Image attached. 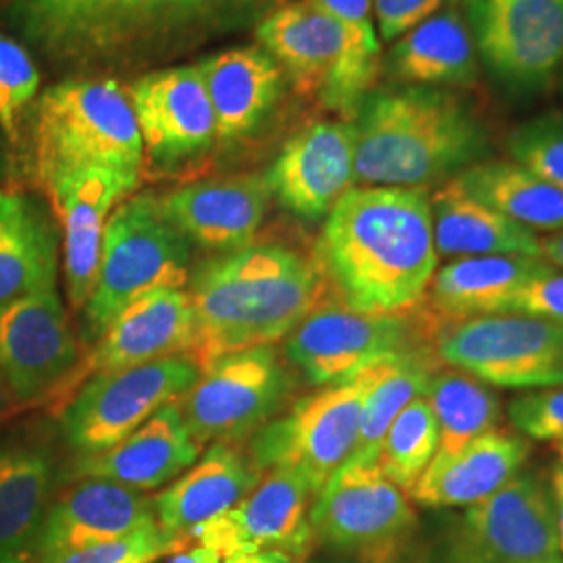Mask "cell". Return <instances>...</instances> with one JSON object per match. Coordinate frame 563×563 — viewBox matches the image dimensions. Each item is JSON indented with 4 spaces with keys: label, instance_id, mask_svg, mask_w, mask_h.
Wrapping results in <instances>:
<instances>
[{
    "label": "cell",
    "instance_id": "obj_38",
    "mask_svg": "<svg viewBox=\"0 0 563 563\" xmlns=\"http://www.w3.org/2000/svg\"><path fill=\"white\" fill-rule=\"evenodd\" d=\"M509 155L563 192V118L544 115L516 128L507 141Z\"/></svg>",
    "mask_w": 563,
    "mask_h": 563
},
{
    "label": "cell",
    "instance_id": "obj_6",
    "mask_svg": "<svg viewBox=\"0 0 563 563\" xmlns=\"http://www.w3.org/2000/svg\"><path fill=\"white\" fill-rule=\"evenodd\" d=\"M257 38L301 97L346 115L357 113L380 71V46L355 38L309 0L272 11Z\"/></svg>",
    "mask_w": 563,
    "mask_h": 563
},
{
    "label": "cell",
    "instance_id": "obj_19",
    "mask_svg": "<svg viewBox=\"0 0 563 563\" xmlns=\"http://www.w3.org/2000/svg\"><path fill=\"white\" fill-rule=\"evenodd\" d=\"M282 207L305 220L328 218L355 188V130L349 121H320L284 144L265 176Z\"/></svg>",
    "mask_w": 563,
    "mask_h": 563
},
{
    "label": "cell",
    "instance_id": "obj_16",
    "mask_svg": "<svg viewBox=\"0 0 563 563\" xmlns=\"http://www.w3.org/2000/svg\"><path fill=\"white\" fill-rule=\"evenodd\" d=\"M316 497L299 474L269 470L241 504L197 526L188 539L213 549L222 560L253 551H284L305 560L313 547Z\"/></svg>",
    "mask_w": 563,
    "mask_h": 563
},
{
    "label": "cell",
    "instance_id": "obj_18",
    "mask_svg": "<svg viewBox=\"0 0 563 563\" xmlns=\"http://www.w3.org/2000/svg\"><path fill=\"white\" fill-rule=\"evenodd\" d=\"M195 341V313L184 290H157L128 305L109 323L101 339L90 344L86 357L71 374L59 402L90 376L188 355ZM57 402V405H59Z\"/></svg>",
    "mask_w": 563,
    "mask_h": 563
},
{
    "label": "cell",
    "instance_id": "obj_5",
    "mask_svg": "<svg viewBox=\"0 0 563 563\" xmlns=\"http://www.w3.org/2000/svg\"><path fill=\"white\" fill-rule=\"evenodd\" d=\"M139 121L115 81H65L34 109V157L41 181L84 167L141 174Z\"/></svg>",
    "mask_w": 563,
    "mask_h": 563
},
{
    "label": "cell",
    "instance_id": "obj_4",
    "mask_svg": "<svg viewBox=\"0 0 563 563\" xmlns=\"http://www.w3.org/2000/svg\"><path fill=\"white\" fill-rule=\"evenodd\" d=\"M190 280V242L163 213L153 195L121 202L104 225L101 262L81 309V334L90 346L121 311L144 295L181 290Z\"/></svg>",
    "mask_w": 563,
    "mask_h": 563
},
{
    "label": "cell",
    "instance_id": "obj_30",
    "mask_svg": "<svg viewBox=\"0 0 563 563\" xmlns=\"http://www.w3.org/2000/svg\"><path fill=\"white\" fill-rule=\"evenodd\" d=\"M430 207L439 257H541V236L537 232L476 201L453 178L430 195Z\"/></svg>",
    "mask_w": 563,
    "mask_h": 563
},
{
    "label": "cell",
    "instance_id": "obj_44",
    "mask_svg": "<svg viewBox=\"0 0 563 563\" xmlns=\"http://www.w3.org/2000/svg\"><path fill=\"white\" fill-rule=\"evenodd\" d=\"M282 4V0H162V13H188V15H211L232 11H263Z\"/></svg>",
    "mask_w": 563,
    "mask_h": 563
},
{
    "label": "cell",
    "instance_id": "obj_14",
    "mask_svg": "<svg viewBox=\"0 0 563 563\" xmlns=\"http://www.w3.org/2000/svg\"><path fill=\"white\" fill-rule=\"evenodd\" d=\"M80 362L57 288L0 307V376L15 405H57Z\"/></svg>",
    "mask_w": 563,
    "mask_h": 563
},
{
    "label": "cell",
    "instance_id": "obj_29",
    "mask_svg": "<svg viewBox=\"0 0 563 563\" xmlns=\"http://www.w3.org/2000/svg\"><path fill=\"white\" fill-rule=\"evenodd\" d=\"M541 257L484 255L460 257L441 265L432 278L428 297L432 311L443 322L501 313L523 284L547 272Z\"/></svg>",
    "mask_w": 563,
    "mask_h": 563
},
{
    "label": "cell",
    "instance_id": "obj_33",
    "mask_svg": "<svg viewBox=\"0 0 563 563\" xmlns=\"http://www.w3.org/2000/svg\"><path fill=\"white\" fill-rule=\"evenodd\" d=\"M453 180L476 201L532 232L563 228V192L516 162H478Z\"/></svg>",
    "mask_w": 563,
    "mask_h": 563
},
{
    "label": "cell",
    "instance_id": "obj_11",
    "mask_svg": "<svg viewBox=\"0 0 563 563\" xmlns=\"http://www.w3.org/2000/svg\"><path fill=\"white\" fill-rule=\"evenodd\" d=\"M199 378L201 367L188 355L90 376L60 405L63 437L80 457L102 453L178 401Z\"/></svg>",
    "mask_w": 563,
    "mask_h": 563
},
{
    "label": "cell",
    "instance_id": "obj_39",
    "mask_svg": "<svg viewBox=\"0 0 563 563\" xmlns=\"http://www.w3.org/2000/svg\"><path fill=\"white\" fill-rule=\"evenodd\" d=\"M41 76L27 51L0 34V128L18 141L23 109L36 97Z\"/></svg>",
    "mask_w": 563,
    "mask_h": 563
},
{
    "label": "cell",
    "instance_id": "obj_47",
    "mask_svg": "<svg viewBox=\"0 0 563 563\" xmlns=\"http://www.w3.org/2000/svg\"><path fill=\"white\" fill-rule=\"evenodd\" d=\"M222 563H302V560L284 551H253L225 558Z\"/></svg>",
    "mask_w": 563,
    "mask_h": 563
},
{
    "label": "cell",
    "instance_id": "obj_42",
    "mask_svg": "<svg viewBox=\"0 0 563 563\" xmlns=\"http://www.w3.org/2000/svg\"><path fill=\"white\" fill-rule=\"evenodd\" d=\"M449 0H374V15L383 41L395 42L411 27L443 11Z\"/></svg>",
    "mask_w": 563,
    "mask_h": 563
},
{
    "label": "cell",
    "instance_id": "obj_12",
    "mask_svg": "<svg viewBox=\"0 0 563 563\" xmlns=\"http://www.w3.org/2000/svg\"><path fill=\"white\" fill-rule=\"evenodd\" d=\"M443 563H563L549 478L520 472L449 523Z\"/></svg>",
    "mask_w": 563,
    "mask_h": 563
},
{
    "label": "cell",
    "instance_id": "obj_7",
    "mask_svg": "<svg viewBox=\"0 0 563 563\" xmlns=\"http://www.w3.org/2000/svg\"><path fill=\"white\" fill-rule=\"evenodd\" d=\"M413 501L376 465L344 463L313 501V543L353 563H399L418 534Z\"/></svg>",
    "mask_w": 563,
    "mask_h": 563
},
{
    "label": "cell",
    "instance_id": "obj_3",
    "mask_svg": "<svg viewBox=\"0 0 563 563\" xmlns=\"http://www.w3.org/2000/svg\"><path fill=\"white\" fill-rule=\"evenodd\" d=\"M355 176L363 186L426 188L483 162V123L449 90L407 86L365 97L357 109Z\"/></svg>",
    "mask_w": 563,
    "mask_h": 563
},
{
    "label": "cell",
    "instance_id": "obj_46",
    "mask_svg": "<svg viewBox=\"0 0 563 563\" xmlns=\"http://www.w3.org/2000/svg\"><path fill=\"white\" fill-rule=\"evenodd\" d=\"M167 563H222L223 560L209 547L199 543H190L180 551L165 558Z\"/></svg>",
    "mask_w": 563,
    "mask_h": 563
},
{
    "label": "cell",
    "instance_id": "obj_37",
    "mask_svg": "<svg viewBox=\"0 0 563 563\" xmlns=\"http://www.w3.org/2000/svg\"><path fill=\"white\" fill-rule=\"evenodd\" d=\"M188 544V539L172 537L159 523L153 522L118 541L41 558L32 563H157Z\"/></svg>",
    "mask_w": 563,
    "mask_h": 563
},
{
    "label": "cell",
    "instance_id": "obj_50",
    "mask_svg": "<svg viewBox=\"0 0 563 563\" xmlns=\"http://www.w3.org/2000/svg\"><path fill=\"white\" fill-rule=\"evenodd\" d=\"M555 451H558V463L563 467V444H555Z\"/></svg>",
    "mask_w": 563,
    "mask_h": 563
},
{
    "label": "cell",
    "instance_id": "obj_23",
    "mask_svg": "<svg viewBox=\"0 0 563 563\" xmlns=\"http://www.w3.org/2000/svg\"><path fill=\"white\" fill-rule=\"evenodd\" d=\"M201 451V444L195 441L181 418L180 407L169 402L121 443L97 455L80 457L74 465V476L78 481H109L144 493L180 478L197 463Z\"/></svg>",
    "mask_w": 563,
    "mask_h": 563
},
{
    "label": "cell",
    "instance_id": "obj_51",
    "mask_svg": "<svg viewBox=\"0 0 563 563\" xmlns=\"http://www.w3.org/2000/svg\"><path fill=\"white\" fill-rule=\"evenodd\" d=\"M313 563H353V562H313Z\"/></svg>",
    "mask_w": 563,
    "mask_h": 563
},
{
    "label": "cell",
    "instance_id": "obj_21",
    "mask_svg": "<svg viewBox=\"0 0 563 563\" xmlns=\"http://www.w3.org/2000/svg\"><path fill=\"white\" fill-rule=\"evenodd\" d=\"M269 197L265 176H232L181 186L159 202L165 218L186 241L232 253L251 246L265 220Z\"/></svg>",
    "mask_w": 563,
    "mask_h": 563
},
{
    "label": "cell",
    "instance_id": "obj_41",
    "mask_svg": "<svg viewBox=\"0 0 563 563\" xmlns=\"http://www.w3.org/2000/svg\"><path fill=\"white\" fill-rule=\"evenodd\" d=\"M501 313H520L563 322V272L553 265L526 282L522 288L505 302Z\"/></svg>",
    "mask_w": 563,
    "mask_h": 563
},
{
    "label": "cell",
    "instance_id": "obj_49",
    "mask_svg": "<svg viewBox=\"0 0 563 563\" xmlns=\"http://www.w3.org/2000/svg\"><path fill=\"white\" fill-rule=\"evenodd\" d=\"M13 402L11 399V395H9V390H7V384L2 380V376H0V420L4 418V413H7V407Z\"/></svg>",
    "mask_w": 563,
    "mask_h": 563
},
{
    "label": "cell",
    "instance_id": "obj_27",
    "mask_svg": "<svg viewBox=\"0 0 563 563\" xmlns=\"http://www.w3.org/2000/svg\"><path fill=\"white\" fill-rule=\"evenodd\" d=\"M55 465L41 444L0 446V563H32L51 507Z\"/></svg>",
    "mask_w": 563,
    "mask_h": 563
},
{
    "label": "cell",
    "instance_id": "obj_8",
    "mask_svg": "<svg viewBox=\"0 0 563 563\" xmlns=\"http://www.w3.org/2000/svg\"><path fill=\"white\" fill-rule=\"evenodd\" d=\"M369 380L372 363L342 383L302 397L284 416L257 430L251 460L262 472L299 474L320 495L355 453Z\"/></svg>",
    "mask_w": 563,
    "mask_h": 563
},
{
    "label": "cell",
    "instance_id": "obj_10",
    "mask_svg": "<svg viewBox=\"0 0 563 563\" xmlns=\"http://www.w3.org/2000/svg\"><path fill=\"white\" fill-rule=\"evenodd\" d=\"M434 353L493 388L528 393L563 386V322L520 313L444 322Z\"/></svg>",
    "mask_w": 563,
    "mask_h": 563
},
{
    "label": "cell",
    "instance_id": "obj_25",
    "mask_svg": "<svg viewBox=\"0 0 563 563\" xmlns=\"http://www.w3.org/2000/svg\"><path fill=\"white\" fill-rule=\"evenodd\" d=\"M528 451L520 432H488L455 453L434 455L409 499L432 509H467L518 476Z\"/></svg>",
    "mask_w": 563,
    "mask_h": 563
},
{
    "label": "cell",
    "instance_id": "obj_17",
    "mask_svg": "<svg viewBox=\"0 0 563 563\" xmlns=\"http://www.w3.org/2000/svg\"><path fill=\"white\" fill-rule=\"evenodd\" d=\"M141 174L84 167L42 181L63 232V274L69 305L81 311L97 280L102 236L115 207L139 188Z\"/></svg>",
    "mask_w": 563,
    "mask_h": 563
},
{
    "label": "cell",
    "instance_id": "obj_45",
    "mask_svg": "<svg viewBox=\"0 0 563 563\" xmlns=\"http://www.w3.org/2000/svg\"><path fill=\"white\" fill-rule=\"evenodd\" d=\"M549 488H551V499H553V514H555V530H558V541L563 555V467L555 463L549 474Z\"/></svg>",
    "mask_w": 563,
    "mask_h": 563
},
{
    "label": "cell",
    "instance_id": "obj_9",
    "mask_svg": "<svg viewBox=\"0 0 563 563\" xmlns=\"http://www.w3.org/2000/svg\"><path fill=\"white\" fill-rule=\"evenodd\" d=\"M439 325L430 316H367L336 297H323L284 342L286 360L311 384L342 383L369 363L390 355L430 353Z\"/></svg>",
    "mask_w": 563,
    "mask_h": 563
},
{
    "label": "cell",
    "instance_id": "obj_1",
    "mask_svg": "<svg viewBox=\"0 0 563 563\" xmlns=\"http://www.w3.org/2000/svg\"><path fill=\"white\" fill-rule=\"evenodd\" d=\"M318 265L334 297L367 316L418 309L439 269L426 188L360 186L328 213Z\"/></svg>",
    "mask_w": 563,
    "mask_h": 563
},
{
    "label": "cell",
    "instance_id": "obj_34",
    "mask_svg": "<svg viewBox=\"0 0 563 563\" xmlns=\"http://www.w3.org/2000/svg\"><path fill=\"white\" fill-rule=\"evenodd\" d=\"M423 399L439 426V451L449 455L465 444L499 430L501 401L493 386L455 367H437L428 380Z\"/></svg>",
    "mask_w": 563,
    "mask_h": 563
},
{
    "label": "cell",
    "instance_id": "obj_35",
    "mask_svg": "<svg viewBox=\"0 0 563 563\" xmlns=\"http://www.w3.org/2000/svg\"><path fill=\"white\" fill-rule=\"evenodd\" d=\"M437 355L409 353L390 355L372 363V380L363 399L362 428L353 463L376 465L378 449L390 423L411 401L423 397L432 372L439 367Z\"/></svg>",
    "mask_w": 563,
    "mask_h": 563
},
{
    "label": "cell",
    "instance_id": "obj_36",
    "mask_svg": "<svg viewBox=\"0 0 563 563\" xmlns=\"http://www.w3.org/2000/svg\"><path fill=\"white\" fill-rule=\"evenodd\" d=\"M439 451L437 418L423 397L409 402L384 434L376 467L409 495Z\"/></svg>",
    "mask_w": 563,
    "mask_h": 563
},
{
    "label": "cell",
    "instance_id": "obj_20",
    "mask_svg": "<svg viewBox=\"0 0 563 563\" xmlns=\"http://www.w3.org/2000/svg\"><path fill=\"white\" fill-rule=\"evenodd\" d=\"M142 146L157 163H178L216 139V118L199 67L148 74L128 90Z\"/></svg>",
    "mask_w": 563,
    "mask_h": 563
},
{
    "label": "cell",
    "instance_id": "obj_26",
    "mask_svg": "<svg viewBox=\"0 0 563 563\" xmlns=\"http://www.w3.org/2000/svg\"><path fill=\"white\" fill-rule=\"evenodd\" d=\"M162 15V0H18L25 32L57 53L111 46Z\"/></svg>",
    "mask_w": 563,
    "mask_h": 563
},
{
    "label": "cell",
    "instance_id": "obj_40",
    "mask_svg": "<svg viewBox=\"0 0 563 563\" xmlns=\"http://www.w3.org/2000/svg\"><path fill=\"white\" fill-rule=\"evenodd\" d=\"M507 413L522 437L563 444V386L522 393L511 399Z\"/></svg>",
    "mask_w": 563,
    "mask_h": 563
},
{
    "label": "cell",
    "instance_id": "obj_15",
    "mask_svg": "<svg viewBox=\"0 0 563 563\" xmlns=\"http://www.w3.org/2000/svg\"><path fill=\"white\" fill-rule=\"evenodd\" d=\"M484 67L514 90H537L563 65V0H465Z\"/></svg>",
    "mask_w": 563,
    "mask_h": 563
},
{
    "label": "cell",
    "instance_id": "obj_43",
    "mask_svg": "<svg viewBox=\"0 0 563 563\" xmlns=\"http://www.w3.org/2000/svg\"><path fill=\"white\" fill-rule=\"evenodd\" d=\"M325 15L339 21L355 38L380 46L378 25L374 15V0H309Z\"/></svg>",
    "mask_w": 563,
    "mask_h": 563
},
{
    "label": "cell",
    "instance_id": "obj_13",
    "mask_svg": "<svg viewBox=\"0 0 563 563\" xmlns=\"http://www.w3.org/2000/svg\"><path fill=\"white\" fill-rule=\"evenodd\" d=\"M290 376L274 344L228 353L201 372L180 397L181 418L195 441L236 443L269 422L286 401Z\"/></svg>",
    "mask_w": 563,
    "mask_h": 563
},
{
    "label": "cell",
    "instance_id": "obj_2",
    "mask_svg": "<svg viewBox=\"0 0 563 563\" xmlns=\"http://www.w3.org/2000/svg\"><path fill=\"white\" fill-rule=\"evenodd\" d=\"M195 341L205 369L228 353L286 339L325 297L316 260L282 244H251L201 263L188 280Z\"/></svg>",
    "mask_w": 563,
    "mask_h": 563
},
{
    "label": "cell",
    "instance_id": "obj_31",
    "mask_svg": "<svg viewBox=\"0 0 563 563\" xmlns=\"http://www.w3.org/2000/svg\"><path fill=\"white\" fill-rule=\"evenodd\" d=\"M59 274V241L38 202L0 190V307L51 290Z\"/></svg>",
    "mask_w": 563,
    "mask_h": 563
},
{
    "label": "cell",
    "instance_id": "obj_48",
    "mask_svg": "<svg viewBox=\"0 0 563 563\" xmlns=\"http://www.w3.org/2000/svg\"><path fill=\"white\" fill-rule=\"evenodd\" d=\"M541 257L555 269H563V228L541 239Z\"/></svg>",
    "mask_w": 563,
    "mask_h": 563
},
{
    "label": "cell",
    "instance_id": "obj_32",
    "mask_svg": "<svg viewBox=\"0 0 563 563\" xmlns=\"http://www.w3.org/2000/svg\"><path fill=\"white\" fill-rule=\"evenodd\" d=\"M478 53L467 21L443 9L395 41L388 67L397 80L422 88L470 86L478 78Z\"/></svg>",
    "mask_w": 563,
    "mask_h": 563
},
{
    "label": "cell",
    "instance_id": "obj_28",
    "mask_svg": "<svg viewBox=\"0 0 563 563\" xmlns=\"http://www.w3.org/2000/svg\"><path fill=\"white\" fill-rule=\"evenodd\" d=\"M216 118V139L236 141L249 134L282 88L280 65L263 48L225 51L199 65Z\"/></svg>",
    "mask_w": 563,
    "mask_h": 563
},
{
    "label": "cell",
    "instance_id": "obj_22",
    "mask_svg": "<svg viewBox=\"0 0 563 563\" xmlns=\"http://www.w3.org/2000/svg\"><path fill=\"white\" fill-rule=\"evenodd\" d=\"M153 522H157L153 499L139 490L81 478L48 507L34 560L118 541Z\"/></svg>",
    "mask_w": 563,
    "mask_h": 563
},
{
    "label": "cell",
    "instance_id": "obj_24",
    "mask_svg": "<svg viewBox=\"0 0 563 563\" xmlns=\"http://www.w3.org/2000/svg\"><path fill=\"white\" fill-rule=\"evenodd\" d=\"M262 478V470L239 446L211 444L199 462L153 497L157 523L167 534L188 539L197 526L241 504Z\"/></svg>",
    "mask_w": 563,
    "mask_h": 563
}]
</instances>
